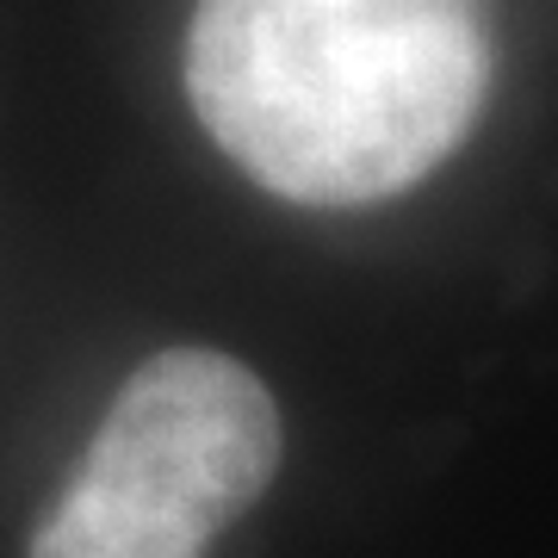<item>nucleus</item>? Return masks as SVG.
I'll list each match as a JSON object with an SVG mask.
<instances>
[{
	"label": "nucleus",
	"mask_w": 558,
	"mask_h": 558,
	"mask_svg": "<svg viewBox=\"0 0 558 558\" xmlns=\"http://www.w3.org/2000/svg\"><path fill=\"white\" fill-rule=\"evenodd\" d=\"M490 87L478 0H199L186 94L223 156L299 205H373L453 156Z\"/></svg>",
	"instance_id": "obj_1"
},
{
	"label": "nucleus",
	"mask_w": 558,
	"mask_h": 558,
	"mask_svg": "<svg viewBox=\"0 0 558 558\" xmlns=\"http://www.w3.org/2000/svg\"><path fill=\"white\" fill-rule=\"evenodd\" d=\"M267 385L218 348L143 360L94 428L32 558H205L279 472Z\"/></svg>",
	"instance_id": "obj_2"
}]
</instances>
